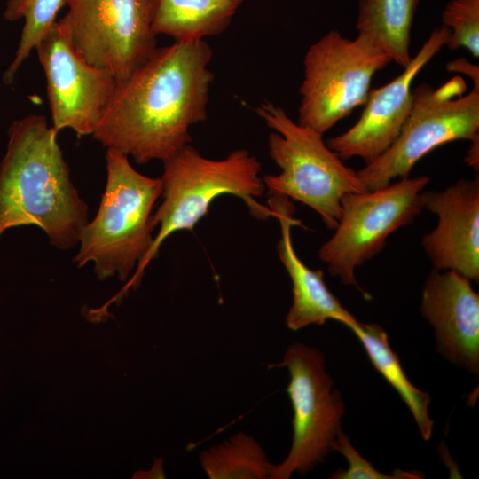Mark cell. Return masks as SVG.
I'll return each instance as SVG.
<instances>
[{"instance_id": "cell-5", "label": "cell", "mask_w": 479, "mask_h": 479, "mask_svg": "<svg viewBox=\"0 0 479 479\" xmlns=\"http://www.w3.org/2000/svg\"><path fill=\"white\" fill-rule=\"evenodd\" d=\"M256 113L273 130L268 149L280 169L279 174L263 178L269 192L302 202L317 212L327 228L334 229L342 197L366 190L357 170L343 163L322 135L294 122L282 107L264 102Z\"/></svg>"}, {"instance_id": "cell-19", "label": "cell", "mask_w": 479, "mask_h": 479, "mask_svg": "<svg viewBox=\"0 0 479 479\" xmlns=\"http://www.w3.org/2000/svg\"><path fill=\"white\" fill-rule=\"evenodd\" d=\"M200 461L210 479L270 478L273 467L258 442L243 432L202 451Z\"/></svg>"}, {"instance_id": "cell-6", "label": "cell", "mask_w": 479, "mask_h": 479, "mask_svg": "<svg viewBox=\"0 0 479 479\" xmlns=\"http://www.w3.org/2000/svg\"><path fill=\"white\" fill-rule=\"evenodd\" d=\"M456 75L438 88L428 83L412 89L410 113L395 141L377 159L357 170L366 190L409 177L414 165L432 150L456 140L479 137V85L464 94Z\"/></svg>"}, {"instance_id": "cell-12", "label": "cell", "mask_w": 479, "mask_h": 479, "mask_svg": "<svg viewBox=\"0 0 479 479\" xmlns=\"http://www.w3.org/2000/svg\"><path fill=\"white\" fill-rule=\"evenodd\" d=\"M448 29H434L404 71L385 85L370 90L357 122L326 143L342 161L354 157L369 164L398 136L412 107V84L423 67L445 44Z\"/></svg>"}, {"instance_id": "cell-14", "label": "cell", "mask_w": 479, "mask_h": 479, "mask_svg": "<svg viewBox=\"0 0 479 479\" xmlns=\"http://www.w3.org/2000/svg\"><path fill=\"white\" fill-rule=\"evenodd\" d=\"M420 311L433 326L437 349L475 373L479 369V294L467 278L433 269L423 289Z\"/></svg>"}, {"instance_id": "cell-13", "label": "cell", "mask_w": 479, "mask_h": 479, "mask_svg": "<svg viewBox=\"0 0 479 479\" xmlns=\"http://www.w3.org/2000/svg\"><path fill=\"white\" fill-rule=\"evenodd\" d=\"M423 208L437 216L422 237L433 269L450 270L479 280V177L459 179L442 191H425Z\"/></svg>"}, {"instance_id": "cell-3", "label": "cell", "mask_w": 479, "mask_h": 479, "mask_svg": "<svg viewBox=\"0 0 479 479\" xmlns=\"http://www.w3.org/2000/svg\"><path fill=\"white\" fill-rule=\"evenodd\" d=\"M163 166V200L153 214V224L154 228L160 226L159 232L118 297L139 284L145 267L156 256L163 241L177 231H192L217 197L231 194L240 198L255 218L266 220L273 216L269 206L256 200L265 186L259 177L261 163L245 149L234 150L222 160H212L187 145L165 160Z\"/></svg>"}, {"instance_id": "cell-15", "label": "cell", "mask_w": 479, "mask_h": 479, "mask_svg": "<svg viewBox=\"0 0 479 479\" xmlns=\"http://www.w3.org/2000/svg\"><path fill=\"white\" fill-rule=\"evenodd\" d=\"M270 194L268 206L281 229L278 255L292 281L293 302L286 318L287 327L297 331L310 325L321 326L327 320H335L349 327L357 321L356 318L328 289L322 271L309 268L294 248L291 228L302 224L294 217L292 203L287 197Z\"/></svg>"}, {"instance_id": "cell-16", "label": "cell", "mask_w": 479, "mask_h": 479, "mask_svg": "<svg viewBox=\"0 0 479 479\" xmlns=\"http://www.w3.org/2000/svg\"><path fill=\"white\" fill-rule=\"evenodd\" d=\"M245 0H158L153 31L175 41L204 40L223 33Z\"/></svg>"}, {"instance_id": "cell-4", "label": "cell", "mask_w": 479, "mask_h": 479, "mask_svg": "<svg viewBox=\"0 0 479 479\" xmlns=\"http://www.w3.org/2000/svg\"><path fill=\"white\" fill-rule=\"evenodd\" d=\"M106 184L95 217L82 227L77 267L94 263L98 279H128L153 241V209L162 195L161 178L137 172L128 156L107 148Z\"/></svg>"}, {"instance_id": "cell-24", "label": "cell", "mask_w": 479, "mask_h": 479, "mask_svg": "<svg viewBox=\"0 0 479 479\" xmlns=\"http://www.w3.org/2000/svg\"><path fill=\"white\" fill-rule=\"evenodd\" d=\"M470 146L467 151L464 161L474 170H479V137L469 141Z\"/></svg>"}, {"instance_id": "cell-1", "label": "cell", "mask_w": 479, "mask_h": 479, "mask_svg": "<svg viewBox=\"0 0 479 479\" xmlns=\"http://www.w3.org/2000/svg\"><path fill=\"white\" fill-rule=\"evenodd\" d=\"M212 55L205 40L157 47L116 85L93 137L137 164L164 161L190 145V128L207 118Z\"/></svg>"}, {"instance_id": "cell-23", "label": "cell", "mask_w": 479, "mask_h": 479, "mask_svg": "<svg viewBox=\"0 0 479 479\" xmlns=\"http://www.w3.org/2000/svg\"><path fill=\"white\" fill-rule=\"evenodd\" d=\"M446 70L467 75L473 84L479 85V67L465 58L452 60L446 64Z\"/></svg>"}, {"instance_id": "cell-17", "label": "cell", "mask_w": 479, "mask_h": 479, "mask_svg": "<svg viewBox=\"0 0 479 479\" xmlns=\"http://www.w3.org/2000/svg\"><path fill=\"white\" fill-rule=\"evenodd\" d=\"M420 0H359L356 29L379 44L391 61L412 60L411 32Z\"/></svg>"}, {"instance_id": "cell-2", "label": "cell", "mask_w": 479, "mask_h": 479, "mask_svg": "<svg viewBox=\"0 0 479 479\" xmlns=\"http://www.w3.org/2000/svg\"><path fill=\"white\" fill-rule=\"evenodd\" d=\"M57 134L40 114L11 125L0 164V237L13 227L35 225L59 249L79 243L88 207L70 179Z\"/></svg>"}, {"instance_id": "cell-10", "label": "cell", "mask_w": 479, "mask_h": 479, "mask_svg": "<svg viewBox=\"0 0 479 479\" xmlns=\"http://www.w3.org/2000/svg\"><path fill=\"white\" fill-rule=\"evenodd\" d=\"M290 375L287 387L293 411V442L285 460L272 467L271 479L304 474L324 460L342 430L344 404L326 370L324 355L302 343L288 347L282 362Z\"/></svg>"}, {"instance_id": "cell-20", "label": "cell", "mask_w": 479, "mask_h": 479, "mask_svg": "<svg viewBox=\"0 0 479 479\" xmlns=\"http://www.w3.org/2000/svg\"><path fill=\"white\" fill-rule=\"evenodd\" d=\"M63 6L64 0H8L4 19L23 20L24 25L15 57L4 75V82H12L21 64L57 21Z\"/></svg>"}, {"instance_id": "cell-7", "label": "cell", "mask_w": 479, "mask_h": 479, "mask_svg": "<svg viewBox=\"0 0 479 479\" xmlns=\"http://www.w3.org/2000/svg\"><path fill=\"white\" fill-rule=\"evenodd\" d=\"M391 59L372 39L331 30L308 49L299 89L298 123L324 135L356 107L365 105L372 78Z\"/></svg>"}, {"instance_id": "cell-9", "label": "cell", "mask_w": 479, "mask_h": 479, "mask_svg": "<svg viewBox=\"0 0 479 479\" xmlns=\"http://www.w3.org/2000/svg\"><path fill=\"white\" fill-rule=\"evenodd\" d=\"M57 20L72 47L90 64L106 69L117 84L157 48L153 22L158 0H64Z\"/></svg>"}, {"instance_id": "cell-11", "label": "cell", "mask_w": 479, "mask_h": 479, "mask_svg": "<svg viewBox=\"0 0 479 479\" xmlns=\"http://www.w3.org/2000/svg\"><path fill=\"white\" fill-rule=\"evenodd\" d=\"M46 79L52 127L92 135L117 85L106 69L87 62L69 43L57 21L35 46Z\"/></svg>"}, {"instance_id": "cell-21", "label": "cell", "mask_w": 479, "mask_h": 479, "mask_svg": "<svg viewBox=\"0 0 479 479\" xmlns=\"http://www.w3.org/2000/svg\"><path fill=\"white\" fill-rule=\"evenodd\" d=\"M447 27L445 44L451 50L467 49L479 57V0H451L442 12Z\"/></svg>"}, {"instance_id": "cell-18", "label": "cell", "mask_w": 479, "mask_h": 479, "mask_svg": "<svg viewBox=\"0 0 479 479\" xmlns=\"http://www.w3.org/2000/svg\"><path fill=\"white\" fill-rule=\"evenodd\" d=\"M349 328L360 341L375 369L399 394L410 409L421 436L428 440L433 420L428 414L430 397L417 389L406 377L397 355L391 349L386 332L376 324L356 321Z\"/></svg>"}, {"instance_id": "cell-8", "label": "cell", "mask_w": 479, "mask_h": 479, "mask_svg": "<svg viewBox=\"0 0 479 479\" xmlns=\"http://www.w3.org/2000/svg\"><path fill=\"white\" fill-rule=\"evenodd\" d=\"M428 182V176L409 177L344 195L334 232L318 250L330 275L344 285L359 287L356 269L381 252L392 233L421 213V193Z\"/></svg>"}, {"instance_id": "cell-22", "label": "cell", "mask_w": 479, "mask_h": 479, "mask_svg": "<svg viewBox=\"0 0 479 479\" xmlns=\"http://www.w3.org/2000/svg\"><path fill=\"white\" fill-rule=\"evenodd\" d=\"M332 450L340 452L348 461L347 469L339 468L331 476L333 479H418L419 473L397 469L392 475L383 474L374 468L354 448L348 436L341 430L332 444Z\"/></svg>"}]
</instances>
